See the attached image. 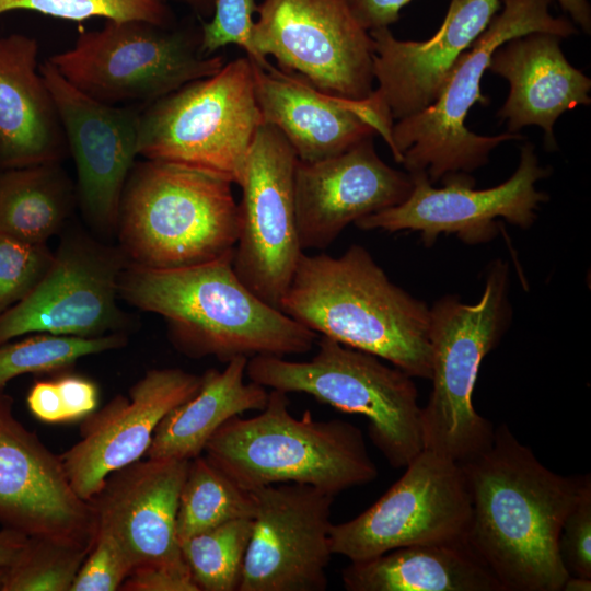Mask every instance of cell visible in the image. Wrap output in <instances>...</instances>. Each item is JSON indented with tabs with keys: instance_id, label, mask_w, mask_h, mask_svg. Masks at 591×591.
Returning a JSON list of instances; mask_svg holds the SVG:
<instances>
[{
	"instance_id": "obj_1",
	"label": "cell",
	"mask_w": 591,
	"mask_h": 591,
	"mask_svg": "<svg viewBox=\"0 0 591 591\" xmlns=\"http://www.w3.org/2000/svg\"><path fill=\"white\" fill-rule=\"evenodd\" d=\"M460 465L471 497L465 543L502 591H561L569 573L559 535L590 475L548 470L505 424L485 452Z\"/></svg>"
},
{
	"instance_id": "obj_2",
	"label": "cell",
	"mask_w": 591,
	"mask_h": 591,
	"mask_svg": "<svg viewBox=\"0 0 591 591\" xmlns=\"http://www.w3.org/2000/svg\"><path fill=\"white\" fill-rule=\"evenodd\" d=\"M233 251L216 259L178 268L127 264L118 296L161 315L175 347L190 358L301 355L320 335L258 298L237 277Z\"/></svg>"
},
{
	"instance_id": "obj_3",
	"label": "cell",
	"mask_w": 591,
	"mask_h": 591,
	"mask_svg": "<svg viewBox=\"0 0 591 591\" xmlns=\"http://www.w3.org/2000/svg\"><path fill=\"white\" fill-rule=\"evenodd\" d=\"M279 309L313 331L430 379V308L352 244L339 257L301 254Z\"/></svg>"
},
{
	"instance_id": "obj_4",
	"label": "cell",
	"mask_w": 591,
	"mask_h": 591,
	"mask_svg": "<svg viewBox=\"0 0 591 591\" xmlns=\"http://www.w3.org/2000/svg\"><path fill=\"white\" fill-rule=\"evenodd\" d=\"M289 405L287 393L270 390L259 414L232 417L217 430L205 456L247 491L296 483L336 496L376 478L358 427L315 419L310 410L296 418Z\"/></svg>"
},
{
	"instance_id": "obj_5",
	"label": "cell",
	"mask_w": 591,
	"mask_h": 591,
	"mask_svg": "<svg viewBox=\"0 0 591 591\" xmlns=\"http://www.w3.org/2000/svg\"><path fill=\"white\" fill-rule=\"evenodd\" d=\"M232 184L182 165L136 161L116 225L127 264L178 268L232 252L239 233Z\"/></svg>"
},
{
	"instance_id": "obj_6",
	"label": "cell",
	"mask_w": 591,
	"mask_h": 591,
	"mask_svg": "<svg viewBox=\"0 0 591 591\" xmlns=\"http://www.w3.org/2000/svg\"><path fill=\"white\" fill-rule=\"evenodd\" d=\"M503 10L464 51L450 71L437 100L424 111L397 120L387 146L407 173H425L433 184L453 173H470L486 164L500 143L522 139L520 134L480 136L467 129L465 119L476 104L486 105L482 78L495 50L512 38L530 33H551L566 38L576 26L548 12L549 0H501Z\"/></svg>"
},
{
	"instance_id": "obj_7",
	"label": "cell",
	"mask_w": 591,
	"mask_h": 591,
	"mask_svg": "<svg viewBox=\"0 0 591 591\" xmlns=\"http://www.w3.org/2000/svg\"><path fill=\"white\" fill-rule=\"evenodd\" d=\"M508 265L496 260L478 302L448 296L430 308L432 391L421 407L424 449L457 463L485 452L494 440L495 428L475 410L473 392L483 359L508 327Z\"/></svg>"
},
{
	"instance_id": "obj_8",
	"label": "cell",
	"mask_w": 591,
	"mask_h": 591,
	"mask_svg": "<svg viewBox=\"0 0 591 591\" xmlns=\"http://www.w3.org/2000/svg\"><path fill=\"white\" fill-rule=\"evenodd\" d=\"M305 361L278 356L247 360L246 376L270 390L303 393L343 413L362 415L373 444L391 466L405 467L424 449L421 407L412 376L325 336Z\"/></svg>"
},
{
	"instance_id": "obj_9",
	"label": "cell",
	"mask_w": 591,
	"mask_h": 591,
	"mask_svg": "<svg viewBox=\"0 0 591 591\" xmlns=\"http://www.w3.org/2000/svg\"><path fill=\"white\" fill-rule=\"evenodd\" d=\"M263 124L252 62L240 57L142 107L138 155L239 185Z\"/></svg>"
},
{
	"instance_id": "obj_10",
	"label": "cell",
	"mask_w": 591,
	"mask_h": 591,
	"mask_svg": "<svg viewBox=\"0 0 591 591\" xmlns=\"http://www.w3.org/2000/svg\"><path fill=\"white\" fill-rule=\"evenodd\" d=\"M199 45L200 37L171 25L107 20L47 60L71 85L99 102L144 107L222 68L223 58L204 55Z\"/></svg>"
},
{
	"instance_id": "obj_11",
	"label": "cell",
	"mask_w": 591,
	"mask_h": 591,
	"mask_svg": "<svg viewBox=\"0 0 591 591\" xmlns=\"http://www.w3.org/2000/svg\"><path fill=\"white\" fill-rule=\"evenodd\" d=\"M248 57L262 67L275 58L318 90L352 101L373 92V40L346 0H263Z\"/></svg>"
},
{
	"instance_id": "obj_12",
	"label": "cell",
	"mask_w": 591,
	"mask_h": 591,
	"mask_svg": "<svg viewBox=\"0 0 591 591\" xmlns=\"http://www.w3.org/2000/svg\"><path fill=\"white\" fill-rule=\"evenodd\" d=\"M405 468L371 507L332 524L333 555L358 561L405 546L465 543L471 497L460 463L422 449Z\"/></svg>"
},
{
	"instance_id": "obj_13",
	"label": "cell",
	"mask_w": 591,
	"mask_h": 591,
	"mask_svg": "<svg viewBox=\"0 0 591 591\" xmlns=\"http://www.w3.org/2000/svg\"><path fill=\"white\" fill-rule=\"evenodd\" d=\"M298 158L275 127L263 124L251 144L242 189L233 268L258 298L279 309L301 254L294 210Z\"/></svg>"
},
{
	"instance_id": "obj_14",
	"label": "cell",
	"mask_w": 591,
	"mask_h": 591,
	"mask_svg": "<svg viewBox=\"0 0 591 591\" xmlns=\"http://www.w3.org/2000/svg\"><path fill=\"white\" fill-rule=\"evenodd\" d=\"M126 265L118 247L81 230L65 233L43 279L0 314V345L36 333H120L126 318L117 303L118 282Z\"/></svg>"
},
{
	"instance_id": "obj_15",
	"label": "cell",
	"mask_w": 591,
	"mask_h": 591,
	"mask_svg": "<svg viewBox=\"0 0 591 591\" xmlns=\"http://www.w3.org/2000/svg\"><path fill=\"white\" fill-rule=\"evenodd\" d=\"M548 173L534 146L525 143L518 169L500 185L475 189L473 177L453 173L443 177L442 187H434L425 173H414L413 189L403 202L354 224L361 230L416 231L427 246L441 234H455L468 244L486 243L498 232V218L522 229L532 225L540 204L548 199L535 185Z\"/></svg>"
},
{
	"instance_id": "obj_16",
	"label": "cell",
	"mask_w": 591,
	"mask_h": 591,
	"mask_svg": "<svg viewBox=\"0 0 591 591\" xmlns=\"http://www.w3.org/2000/svg\"><path fill=\"white\" fill-rule=\"evenodd\" d=\"M251 494L253 528L237 591H324L335 496L296 483Z\"/></svg>"
},
{
	"instance_id": "obj_17",
	"label": "cell",
	"mask_w": 591,
	"mask_h": 591,
	"mask_svg": "<svg viewBox=\"0 0 591 591\" xmlns=\"http://www.w3.org/2000/svg\"><path fill=\"white\" fill-rule=\"evenodd\" d=\"M0 524L27 536L91 548L96 514L73 489L60 455L14 416L0 392Z\"/></svg>"
},
{
	"instance_id": "obj_18",
	"label": "cell",
	"mask_w": 591,
	"mask_h": 591,
	"mask_svg": "<svg viewBox=\"0 0 591 591\" xmlns=\"http://www.w3.org/2000/svg\"><path fill=\"white\" fill-rule=\"evenodd\" d=\"M57 106L78 181V205L97 232H116L121 195L138 155L142 107L99 102L65 80L46 59L39 65Z\"/></svg>"
},
{
	"instance_id": "obj_19",
	"label": "cell",
	"mask_w": 591,
	"mask_h": 591,
	"mask_svg": "<svg viewBox=\"0 0 591 591\" xmlns=\"http://www.w3.org/2000/svg\"><path fill=\"white\" fill-rule=\"evenodd\" d=\"M501 4V0H451L440 28L420 42L401 40L389 27L369 31L378 86L368 100L387 140L395 121L437 100L454 63L486 30Z\"/></svg>"
},
{
	"instance_id": "obj_20",
	"label": "cell",
	"mask_w": 591,
	"mask_h": 591,
	"mask_svg": "<svg viewBox=\"0 0 591 591\" xmlns=\"http://www.w3.org/2000/svg\"><path fill=\"white\" fill-rule=\"evenodd\" d=\"M200 383L201 375L178 368L152 369L128 396L116 395L84 417L81 439L60 455L76 493L90 500L109 474L146 455L160 421Z\"/></svg>"
},
{
	"instance_id": "obj_21",
	"label": "cell",
	"mask_w": 591,
	"mask_h": 591,
	"mask_svg": "<svg viewBox=\"0 0 591 591\" xmlns=\"http://www.w3.org/2000/svg\"><path fill=\"white\" fill-rule=\"evenodd\" d=\"M412 189L410 174L387 165L373 137L331 158L298 160L293 197L302 250L327 247L347 225L403 202Z\"/></svg>"
},
{
	"instance_id": "obj_22",
	"label": "cell",
	"mask_w": 591,
	"mask_h": 591,
	"mask_svg": "<svg viewBox=\"0 0 591 591\" xmlns=\"http://www.w3.org/2000/svg\"><path fill=\"white\" fill-rule=\"evenodd\" d=\"M188 463L178 459L136 461L109 474L89 500L97 526L119 542L132 570L187 565L176 534V517Z\"/></svg>"
},
{
	"instance_id": "obj_23",
	"label": "cell",
	"mask_w": 591,
	"mask_h": 591,
	"mask_svg": "<svg viewBox=\"0 0 591 591\" xmlns=\"http://www.w3.org/2000/svg\"><path fill=\"white\" fill-rule=\"evenodd\" d=\"M251 60V59H250ZM263 123L278 129L298 160L314 162L345 152L382 125L368 99L352 101L323 92L299 74L251 60Z\"/></svg>"
},
{
	"instance_id": "obj_24",
	"label": "cell",
	"mask_w": 591,
	"mask_h": 591,
	"mask_svg": "<svg viewBox=\"0 0 591 591\" xmlns=\"http://www.w3.org/2000/svg\"><path fill=\"white\" fill-rule=\"evenodd\" d=\"M561 39L540 32L512 38L495 50L487 69L510 84L498 112L508 132L519 134L523 127L536 125L551 149L556 146L553 129L558 117L591 103V80L568 62Z\"/></svg>"
},
{
	"instance_id": "obj_25",
	"label": "cell",
	"mask_w": 591,
	"mask_h": 591,
	"mask_svg": "<svg viewBox=\"0 0 591 591\" xmlns=\"http://www.w3.org/2000/svg\"><path fill=\"white\" fill-rule=\"evenodd\" d=\"M37 57L35 38L0 36V169L61 162L69 153Z\"/></svg>"
},
{
	"instance_id": "obj_26",
	"label": "cell",
	"mask_w": 591,
	"mask_h": 591,
	"mask_svg": "<svg viewBox=\"0 0 591 591\" xmlns=\"http://www.w3.org/2000/svg\"><path fill=\"white\" fill-rule=\"evenodd\" d=\"M247 360L235 357L222 371L207 370L198 391L160 421L147 457L192 460L204 453L210 438L229 419L248 410L260 412L268 391L253 381L245 382Z\"/></svg>"
},
{
	"instance_id": "obj_27",
	"label": "cell",
	"mask_w": 591,
	"mask_h": 591,
	"mask_svg": "<svg viewBox=\"0 0 591 591\" xmlns=\"http://www.w3.org/2000/svg\"><path fill=\"white\" fill-rule=\"evenodd\" d=\"M341 579L348 591H502L466 543L395 548L350 561Z\"/></svg>"
},
{
	"instance_id": "obj_28",
	"label": "cell",
	"mask_w": 591,
	"mask_h": 591,
	"mask_svg": "<svg viewBox=\"0 0 591 591\" xmlns=\"http://www.w3.org/2000/svg\"><path fill=\"white\" fill-rule=\"evenodd\" d=\"M77 205L76 185L60 162L0 169V233L47 243Z\"/></svg>"
},
{
	"instance_id": "obj_29",
	"label": "cell",
	"mask_w": 591,
	"mask_h": 591,
	"mask_svg": "<svg viewBox=\"0 0 591 591\" xmlns=\"http://www.w3.org/2000/svg\"><path fill=\"white\" fill-rule=\"evenodd\" d=\"M253 514L251 491L241 488L205 455L189 460L176 517L179 545L224 522Z\"/></svg>"
},
{
	"instance_id": "obj_30",
	"label": "cell",
	"mask_w": 591,
	"mask_h": 591,
	"mask_svg": "<svg viewBox=\"0 0 591 591\" xmlns=\"http://www.w3.org/2000/svg\"><path fill=\"white\" fill-rule=\"evenodd\" d=\"M252 528V518L234 519L181 543L199 591H237Z\"/></svg>"
},
{
	"instance_id": "obj_31",
	"label": "cell",
	"mask_w": 591,
	"mask_h": 591,
	"mask_svg": "<svg viewBox=\"0 0 591 591\" xmlns=\"http://www.w3.org/2000/svg\"><path fill=\"white\" fill-rule=\"evenodd\" d=\"M126 343L121 332L96 337L36 333L10 340L0 345V392L21 374L61 370L82 357L119 349Z\"/></svg>"
},
{
	"instance_id": "obj_32",
	"label": "cell",
	"mask_w": 591,
	"mask_h": 591,
	"mask_svg": "<svg viewBox=\"0 0 591 591\" xmlns=\"http://www.w3.org/2000/svg\"><path fill=\"white\" fill-rule=\"evenodd\" d=\"M90 548L28 536L16 557L0 566V591H70Z\"/></svg>"
},
{
	"instance_id": "obj_33",
	"label": "cell",
	"mask_w": 591,
	"mask_h": 591,
	"mask_svg": "<svg viewBox=\"0 0 591 591\" xmlns=\"http://www.w3.org/2000/svg\"><path fill=\"white\" fill-rule=\"evenodd\" d=\"M30 10L70 21L100 16L106 20H143L170 26L173 14L163 0H0V14Z\"/></svg>"
},
{
	"instance_id": "obj_34",
	"label": "cell",
	"mask_w": 591,
	"mask_h": 591,
	"mask_svg": "<svg viewBox=\"0 0 591 591\" xmlns=\"http://www.w3.org/2000/svg\"><path fill=\"white\" fill-rule=\"evenodd\" d=\"M53 258L47 243L26 242L0 233V314L37 286Z\"/></svg>"
},
{
	"instance_id": "obj_35",
	"label": "cell",
	"mask_w": 591,
	"mask_h": 591,
	"mask_svg": "<svg viewBox=\"0 0 591 591\" xmlns=\"http://www.w3.org/2000/svg\"><path fill=\"white\" fill-rule=\"evenodd\" d=\"M132 566L112 533L97 526L93 544L82 563L70 591L119 590Z\"/></svg>"
},
{
	"instance_id": "obj_36",
	"label": "cell",
	"mask_w": 591,
	"mask_h": 591,
	"mask_svg": "<svg viewBox=\"0 0 591 591\" xmlns=\"http://www.w3.org/2000/svg\"><path fill=\"white\" fill-rule=\"evenodd\" d=\"M257 8L256 0H215L212 18L201 27L200 51L211 56L218 49L234 44L251 57L253 15Z\"/></svg>"
},
{
	"instance_id": "obj_37",
	"label": "cell",
	"mask_w": 591,
	"mask_h": 591,
	"mask_svg": "<svg viewBox=\"0 0 591 591\" xmlns=\"http://www.w3.org/2000/svg\"><path fill=\"white\" fill-rule=\"evenodd\" d=\"M558 549L569 575L591 578V482L563 523Z\"/></svg>"
},
{
	"instance_id": "obj_38",
	"label": "cell",
	"mask_w": 591,
	"mask_h": 591,
	"mask_svg": "<svg viewBox=\"0 0 591 591\" xmlns=\"http://www.w3.org/2000/svg\"><path fill=\"white\" fill-rule=\"evenodd\" d=\"M121 591H199L187 565L149 566L134 569Z\"/></svg>"
},
{
	"instance_id": "obj_39",
	"label": "cell",
	"mask_w": 591,
	"mask_h": 591,
	"mask_svg": "<svg viewBox=\"0 0 591 591\" xmlns=\"http://www.w3.org/2000/svg\"><path fill=\"white\" fill-rule=\"evenodd\" d=\"M63 414V422L82 420L94 412L99 403V389L91 380L67 374L55 380Z\"/></svg>"
},
{
	"instance_id": "obj_40",
	"label": "cell",
	"mask_w": 591,
	"mask_h": 591,
	"mask_svg": "<svg viewBox=\"0 0 591 591\" xmlns=\"http://www.w3.org/2000/svg\"><path fill=\"white\" fill-rule=\"evenodd\" d=\"M412 0H346L358 23L368 32L389 27L399 19V12Z\"/></svg>"
},
{
	"instance_id": "obj_41",
	"label": "cell",
	"mask_w": 591,
	"mask_h": 591,
	"mask_svg": "<svg viewBox=\"0 0 591 591\" xmlns=\"http://www.w3.org/2000/svg\"><path fill=\"white\" fill-rule=\"evenodd\" d=\"M26 403L30 412L40 421L63 422L62 407L54 381H36L28 391Z\"/></svg>"
},
{
	"instance_id": "obj_42",
	"label": "cell",
	"mask_w": 591,
	"mask_h": 591,
	"mask_svg": "<svg viewBox=\"0 0 591 591\" xmlns=\"http://www.w3.org/2000/svg\"><path fill=\"white\" fill-rule=\"evenodd\" d=\"M28 536L7 528L0 530V566L9 565L23 548Z\"/></svg>"
},
{
	"instance_id": "obj_43",
	"label": "cell",
	"mask_w": 591,
	"mask_h": 591,
	"mask_svg": "<svg viewBox=\"0 0 591 591\" xmlns=\"http://www.w3.org/2000/svg\"><path fill=\"white\" fill-rule=\"evenodd\" d=\"M552 1V0H549ZM572 20L588 34L591 31V9L587 0H557Z\"/></svg>"
},
{
	"instance_id": "obj_44",
	"label": "cell",
	"mask_w": 591,
	"mask_h": 591,
	"mask_svg": "<svg viewBox=\"0 0 591 591\" xmlns=\"http://www.w3.org/2000/svg\"><path fill=\"white\" fill-rule=\"evenodd\" d=\"M591 578L569 575L563 584L561 591H590Z\"/></svg>"
},
{
	"instance_id": "obj_45",
	"label": "cell",
	"mask_w": 591,
	"mask_h": 591,
	"mask_svg": "<svg viewBox=\"0 0 591 591\" xmlns=\"http://www.w3.org/2000/svg\"><path fill=\"white\" fill-rule=\"evenodd\" d=\"M167 1V0H163ZM183 2L201 14H209L213 11L215 0H174Z\"/></svg>"
}]
</instances>
